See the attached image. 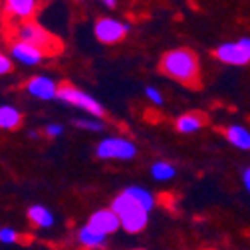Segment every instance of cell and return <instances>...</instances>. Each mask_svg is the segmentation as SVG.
Segmentation results:
<instances>
[{
  "mask_svg": "<svg viewBox=\"0 0 250 250\" xmlns=\"http://www.w3.org/2000/svg\"><path fill=\"white\" fill-rule=\"evenodd\" d=\"M159 72L189 89L203 87L199 56L189 48H177L165 52L159 60Z\"/></svg>",
  "mask_w": 250,
  "mask_h": 250,
  "instance_id": "1",
  "label": "cell"
},
{
  "mask_svg": "<svg viewBox=\"0 0 250 250\" xmlns=\"http://www.w3.org/2000/svg\"><path fill=\"white\" fill-rule=\"evenodd\" d=\"M4 38H6V42L24 40V42L34 44L46 54V58H56L64 52V42H62V38L44 30L36 22V18L4 22Z\"/></svg>",
  "mask_w": 250,
  "mask_h": 250,
  "instance_id": "2",
  "label": "cell"
},
{
  "mask_svg": "<svg viewBox=\"0 0 250 250\" xmlns=\"http://www.w3.org/2000/svg\"><path fill=\"white\" fill-rule=\"evenodd\" d=\"M111 208L117 212L119 221H121V227L127 232L137 234L147 227V208L135 197H131L127 191L117 195L113 199Z\"/></svg>",
  "mask_w": 250,
  "mask_h": 250,
  "instance_id": "3",
  "label": "cell"
},
{
  "mask_svg": "<svg viewBox=\"0 0 250 250\" xmlns=\"http://www.w3.org/2000/svg\"><path fill=\"white\" fill-rule=\"evenodd\" d=\"M56 98L64 100V102H68V104H74V105H78V107H82V109H85V111H89V113H93V115L105 117L104 107H102L98 102H93L89 96H85L83 91H80V89H78L72 82H68V80L60 82V83L56 85Z\"/></svg>",
  "mask_w": 250,
  "mask_h": 250,
  "instance_id": "4",
  "label": "cell"
},
{
  "mask_svg": "<svg viewBox=\"0 0 250 250\" xmlns=\"http://www.w3.org/2000/svg\"><path fill=\"white\" fill-rule=\"evenodd\" d=\"M40 8H42L40 0H6L2 24L10 22V20H30V18H36Z\"/></svg>",
  "mask_w": 250,
  "mask_h": 250,
  "instance_id": "5",
  "label": "cell"
},
{
  "mask_svg": "<svg viewBox=\"0 0 250 250\" xmlns=\"http://www.w3.org/2000/svg\"><path fill=\"white\" fill-rule=\"evenodd\" d=\"M93 30H96V38L102 44H117L127 36V28L111 18H100Z\"/></svg>",
  "mask_w": 250,
  "mask_h": 250,
  "instance_id": "6",
  "label": "cell"
},
{
  "mask_svg": "<svg viewBox=\"0 0 250 250\" xmlns=\"http://www.w3.org/2000/svg\"><path fill=\"white\" fill-rule=\"evenodd\" d=\"M135 147L123 139H107L98 147V157L102 159H131Z\"/></svg>",
  "mask_w": 250,
  "mask_h": 250,
  "instance_id": "7",
  "label": "cell"
},
{
  "mask_svg": "<svg viewBox=\"0 0 250 250\" xmlns=\"http://www.w3.org/2000/svg\"><path fill=\"white\" fill-rule=\"evenodd\" d=\"M214 58L221 60L223 64H230V66H246L250 62V56L244 52V48L236 42V44H223L218 46L214 52Z\"/></svg>",
  "mask_w": 250,
  "mask_h": 250,
  "instance_id": "8",
  "label": "cell"
},
{
  "mask_svg": "<svg viewBox=\"0 0 250 250\" xmlns=\"http://www.w3.org/2000/svg\"><path fill=\"white\" fill-rule=\"evenodd\" d=\"M87 227H91L93 230H98L102 234H111L121 227V221H119V216L113 208H107V210H100V212L93 214L89 218Z\"/></svg>",
  "mask_w": 250,
  "mask_h": 250,
  "instance_id": "9",
  "label": "cell"
},
{
  "mask_svg": "<svg viewBox=\"0 0 250 250\" xmlns=\"http://www.w3.org/2000/svg\"><path fill=\"white\" fill-rule=\"evenodd\" d=\"M8 46H10V52L18 60H22L24 64H38L40 60L46 58V54L38 46L30 44V42H24V40H12V42H8Z\"/></svg>",
  "mask_w": 250,
  "mask_h": 250,
  "instance_id": "10",
  "label": "cell"
},
{
  "mask_svg": "<svg viewBox=\"0 0 250 250\" xmlns=\"http://www.w3.org/2000/svg\"><path fill=\"white\" fill-rule=\"evenodd\" d=\"M208 121V117L203 111H191V113H185L175 121V129L179 133H193L199 131L201 127H205V123Z\"/></svg>",
  "mask_w": 250,
  "mask_h": 250,
  "instance_id": "11",
  "label": "cell"
},
{
  "mask_svg": "<svg viewBox=\"0 0 250 250\" xmlns=\"http://www.w3.org/2000/svg\"><path fill=\"white\" fill-rule=\"evenodd\" d=\"M24 87H26L30 93H32V96L42 98V100L56 98V85H54L52 80H48V78H30Z\"/></svg>",
  "mask_w": 250,
  "mask_h": 250,
  "instance_id": "12",
  "label": "cell"
},
{
  "mask_svg": "<svg viewBox=\"0 0 250 250\" xmlns=\"http://www.w3.org/2000/svg\"><path fill=\"white\" fill-rule=\"evenodd\" d=\"M225 137L238 149H244V151L250 149V133L244 127H240V125H230V127H227Z\"/></svg>",
  "mask_w": 250,
  "mask_h": 250,
  "instance_id": "13",
  "label": "cell"
},
{
  "mask_svg": "<svg viewBox=\"0 0 250 250\" xmlns=\"http://www.w3.org/2000/svg\"><path fill=\"white\" fill-rule=\"evenodd\" d=\"M22 125V113L14 107H0V129H18Z\"/></svg>",
  "mask_w": 250,
  "mask_h": 250,
  "instance_id": "14",
  "label": "cell"
},
{
  "mask_svg": "<svg viewBox=\"0 0 250 250\" xmlns=\"http://www.w3.org/2000/svg\"><path fill=\"white\" fill-rule=\"evenodd\" d=\"M104 236H105V234L93 230L91 227H85V229L80 230V242H82L83 246H89V248L104 246Z\"/></svg>",
  "mask_w": 250,
  "mask_h": 250,
  "instance_id": "15",
  "label": "cell"
},
{
  "mask_svg": "<svg viewBox=\"0 0 250 250\" xmlns=\"http://www.w3.org/2000/svg\"><path fill=\"white\" fill-rule=\"evenodd\" d=\"M28 218L34 227H50L52 225V214L42 207H32L28 210Z\"/></svg>",
  "mask_w": 250,
  "mask_h": 250,
  "instance_id": "16",
  "label": "cell"
},
{
  "mask_svg": "<svg viewBox=\"0 0 250 250\" xmlns=\"http://www.w3.org/2000/svg\"><path fill=\"white\" fill-rule=\"evenodd\" d=\"M127 193H129L131 197H135L147 210L153 207V197H151L149 193H145V191H141V189H135V187H133V189H127Z\"/></svg>",
  "mask_w": 250,
  "mask_h": 250,
  "instance_id": "17",
  "label": "cell"
},
{
  "mask_svg": "<svg viewBox=\"0 0 250 250\" xmlns=\"http://www.w3.org/2000/svg\"><path fill=\"white\" fill-rule=\"evenodd\" d=\"M153 175H155V179H171L175 175V169L167 163H157L153 167Z\"/></svg>",
  "mask_w": 250,
  "mask_h": 250,
  "instance_id": "18",
  "label": "cell"
},
{
  "mask_svg": "<svg viewBox=\"0 0 250 250\" xmlns=\"http://www.w3.org/2000/svg\"><path fill=\"white\" fill-rule=\"evenodd\" d=\"M24 236H20L18 232H14V230H8V229H4V230H0V240H6V242H18V240H22Z\"/></svg>",
  "mask_w": 250,
  "mask_h": 250,
  "instance_id": "19",
  "label": "cell"
},
{
  "mask_svg": "<svg viewBox=\"0 0 250 250\" xmlns=\"http://www.w3.org/2000/svg\"><path fill=\"white\" fill-rule=\"evenodd\" d=\"M10 72H12V62L4 54H0V74H10Z\"/></svg>",
  "mask_w": 250,
  "mask_h": 250,
  "instance_id": "20",
  "label": "cell"
},
{
  "mask_svg": "<svg viewBox=\"0 0 250 250\" xmlns=\"http://www.w3.org/2000/svg\"><path fill=\"white\" fill-rule=\"evenodd\" d=\"M147 96L155 102V104H163V98H161V93L157 89H153V87H147Z\"/></svg>",
  "mask_w": 250,
  "mask_h": 250,
  "instance_id": "21",
  "label": "cell"
},
{
  "mask_svg": "<svg viewBox=\"0 0 250 250\" xmlns=\"http://www.w3.org/2000/svg\"><path fill=\"white\" fill-rule=\"evenodd\" d=\"M76 125H80V127H87V129H100L98 123H89V121H76Z\"/></svg>",
  "mask_w": 250,
  "mask_h": 250,
  "instance_id": "22",
  "label": "cell"
},
{
  "mask_svg": "<svg viewBox=\"0 0 250 250\" xmlns=\"http://www.w3.org/2000/svg\"><path fill=\"white\" fill-rule=\"evenodd\" d=\"M238 44H240V46L244 48V52H246V54L250 56V38H242V40H240Z\"/></svg>",
  "mask_w": 250,
  "mask_h": 250,
  "instance_id": "23",
  "label": "cell"
},
{
  "mask_svg": "<svg viewBox=\"0 0 250 250\" xmlns=\"http://www.w3.org/2000/svg\"><path fill=\"white\" fill-rule=\"evenodd\" d=\"M242 181H244V187L248 189V193H250V169H246L244 171V177H242Z\"/></svg>",
  "mask_w": 250,
  "mask_h": 250,
  "instance_id": "24",
  "label": "cell"
},
{
  "mask_svg": "<svg viewBox=\"0 0 250 250\" xmlns=\"http://www.w3.org/2000/svg\"><path fill=\"white\" fill-rule=\"evenodd\" d=\"M56 133H60V127H50L48 129V135H56Z\"/></svg>",
  "mask_w": 250,
  "mask_h": 250,
  "instance_id": "25",
  "label": "cell"
},
{
  "mask_svg": "<svg viewBox=\"0 0 250 250\" xmlns=\"http://www.w3.org/2000/svg\"><path fill=\"white\" fill-rule=\"evenodd\" d=\"M105 2H107L109 6H113V4H115V0H105Z\"/></svg>",
  "mask_w": 250,
  "mask_h": 250,
  "instance_id": "26",
  "label": "cell"
}]
</instances>
